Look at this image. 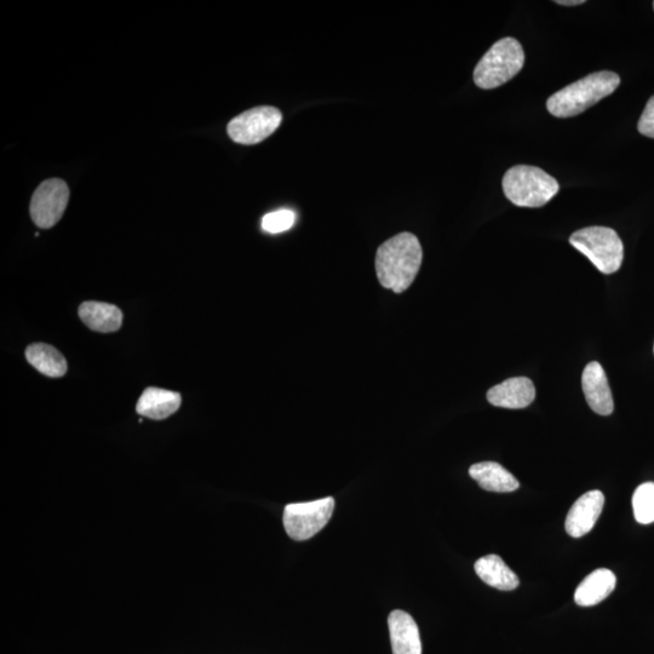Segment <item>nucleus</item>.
<instances>
[{
    "label": "nucleus",
    "mask_w": 654,
    "mask_h": 654,
    "mask_svg": "<svg viewBox=\"0 0 654 654\" xmlns=\"http://www.w3.org/2000/svg\"><path fill=\"white\" fill-rule=\"evenodd\" d=\"M335 509V499L326 497L307 503H291L284 509V527L294 541H307L324 529Z\"/></svg>",
    "instance_id": "obj_6"
},
{
    "label": "nucleus",
    "mask_w": 654,
    "mask_h": 654,
    "mask_svg": "<svg viewBox=\"0 0 654 654\" xmlns=\"http://www.w3.org/2000/svg\"><path fill=\"white\" fill-rule=\"evenodd\" d=\"M26 358L28 363L44 376L59 378L66 375L67 361L65 357L49 344H32L27 348Z\"/></svg>",
    "instance_id": "obj_18"
},
{
    "label": "nucleus",
    "mask_w": 654,
    "mask_h": 654,
    "mask_svg": "<svg viewBox=\"0 0 654 654\" xmlns=\"http://www.w3.org/2000/svg\"><path fill=\"white\" fill-rule=\"evenodd\" d=\"M182 398L180 393L160 388H147L137 403L139 415L151 420H165L180 409Z\"/></svg>",
    "instance_id": "obj_13"
},
{
    "label": "nucleus",
    "mask_w": 654,
    "mask_h": 654,
    "mask_svg": "<svg viewBox=\"0 0 654 654\" xmlns=\"http://www.w3.org/2000/svg\"><path fill=\"white\" fill-rule=\"evenodd\" d=\"M619 84L621 78L615 72L602 71L589 74L550 96L547 102L548 111L558 118L576 117L615 93Z\"/></svg>",
    "instance_id": "obj_2"
},
{
    "label": "nucleus",
    "mask_w": 654,
    "mask_h": 654,
    "mask_svg": "<svg viewBox=\"0 0 654 654\" xmlns=\"http://www.w3.org/2000/svg\"><path fill=\"white\" fill-rule=\"evenodd\" d=\"M475 572L481 581L503 592H510L520 584L518 576L498 555H487L476 561Z\"/></svg>",
    "instance_id": "obj_17"
},
{
    "label": "nucleus",
    "mask_w": 654,
    "mask_h": 654,
    "mask_svg": "<svg viewBox=\"0 0 654 654\" xmlns=\"http://www.w3.org/2000/svg\"><path fill=\"white\" fill-rule=\"evenodd\" d=\"M653 353H654V347H653Z\"/></svg>",
    "instance_id": "obj_24"
},
{
    "label": "nucleus",
    "mask_w": 654,
    "mask_h": 654,
    "mask_svg": "<svg viewBox=\"0 0 654 654\" xmlns=\"http://www.w3.org/2000/svg\"><path fill=\"white\" fill-rule=\"evenodd\" d=\"M633 509L636 521L642 525L654 522V483H645L635 490Z\"/></svg>",
    "instance_id": "obj_19"
},
{
    "label": "nucleus",
    "mask_w": 654,
    "mask_h": 654,
    "mask_svg": "<svg viewBox=\"0 0 654 654\" xmlns=\"http://www.w3.org/2000/svg\"><path fill=\"white\" fill-rule=\"evenodd\" d=\"M393 654H422L420 630L409 613L395 610L388 618Z\"/></svg>",
    "instance_id": "obj_12"
},
{
    "label": "nucleus",
    "mask_w": 654,
    "mask_h": 654,
    "mask_svg": "<svg viewBox=\"0 0 654 654\" xmlns=\"http://www.w3.org/2000/svg\"><path fill=\"white\" fill-rule=\"evenodd\" d=\"M570 243L601 273L619 271L624 258V246L616 231L607 227L583 228L571 235Z\"/></svg>",
    "instance_id": "obj_5"
},
{
    "label": "nucleus",
    "mask_w": 654,
    "mask_h": 654,
    "mask_svg": "<svg viewBox=\"0 0 654 654\" xmlns=\"http://www.w3.org/2000/svg\"><path fill=\"white\" fill-rule=\"evenodd\" d=\"M283 120L279 109L262 106L250 109L228 124V135L240 145H256L277 131Z\"/></svg>",
    "instance_id": "obj_7"
},
{
    "label": "nucleus",
    "mask_w": 654,
    "mask_h": 654,
    "mask_svg": "<svg viewBox=\"0 0 654 654\" xmlns=\"http://www.w3.org/2000/svg\"><path fill=\"white\" fill-rule=\"evenodd\" d=\"M469 475L481 489L490 492H513L519 489V481L512 473L496 462H481L470 467Z\"/></svg>",
    "instance_id": "obj_16"
},
{
    "label": "nucleus",
    "mask_w": 654,
    "mask_h": 654,
    "mask_svg": "<svg viewBox=\"0 0 654 654\" xmlns=\"http://www.w3.org/2000/svg\"><path fill=\"white\" fill-rule=\"evenodd\" d=\"M70 188L60 179L44 181L34 192L31 202V216L39 228L54 227L65 214Z\"/></svg>",
    "instance_id": "obj_8"
},
{
    "label": "nucleus",
    "mask_w": 654,
    "mask_h": 654,
    "mask_svg": "<svg viewBox=\"0 0 654 654\" xmlns=\"http://www.w3.org/2000/svg\"><path fill=\"white\" fill-rule=\"evenodd\" d=\"M555 3L559 5H564V7H576V5H582L585 2L584 0H558V2Z\"/></svg>",
    "instance_id": "obj_22"
},
{
    "label": "nucleus",
    "mask_w": 654,
    "mask_h": 654,
    "mask_svg": "<svg viewBox=\"0 0 654 654\" xmlns=\"http://www.w3.org/2000/svg\"><path fill=\"white\" fill-rule=\"evenodd\" d=\"M639 133L654 139V96L648 100L638 124Z\"/></svg>",
    "instance_id": "obj_21"
},
{
    "label": "nucleus",
    "mask_w": 654,
    "mask_h": 654,
    "mask_svg": "<svg viewBox=\"0 0 654 654\" xmlns=\"http://www.w3.org/2000/svg\"><path fill=\"white\" fill-rule=\"evenodd\" d=\"M525 53L512 37L498 40L474 70V82L480 89H496L512 80L522 70Z\"/></svg>",
    "instance_id": "obj_4"
},
{
    "label": "nucleus",
    "mask_w": 654,
    "mask_h": 654,
    "mask_svg": "<svg viewBox=\"0 0 654 654\" xmlns=\"http://www.w3.org/2000/svg\"><path fill=\"white\" fill-rule=\"evenodd\" d=\"M296 214L292 210L283 209L271 212L263 217L262 228L263 231L278 234L289 231L295 225Z\"/></svg>",
    "instance_id": "obj_20"
},
{
    "label": "nucleus",
    "mask_w": 654,
    "mask_h": 654,
    "mask_svg": "<svg viewBox=\"0 0 654 654\" xmlns=\"http://www.w3.org/2000/svg\"><path fill=\"white\" fill-rule=\"evenodd\" d=\"M616 584L615 573L607 569L596 570L578 585L575 593L576 604L582 607L598 605L612 594Z\"/></svg>",
    "instance_id": "obj_14"
},
{
    "label": "nucleus",
    "mask_w": 654,
    "mask_h": 654,
    "mask_svg": "<svg viewBox=\"0 0 654 654\" xmlns=\"http://www.w3.org/2000/svg\"><path fill=\"white\" fill-rule=\"evenodd\" d=\"M582 386L590 409L598 415L610 416L615 410L610 384H608L605 370L596 361L585 366Z\"/></svg>",
    "instance_id": "obj_10"
},
{
    "label": "nucleus",
    "mask_w": 654,
    "mask_h": 654,
    "mask_svg": "<svg viewBox=\"0 0 654 654\" xmlns=\"http://www.w3.org/2000/svg\"><path fill=\"white\" fill-rule=\"evenodd\" d=\"M653 8H654V2H653Z\"/></svg>",
    "instance_id": "obj_23"
},
{
    "label": "nucleus",
    "mask_w": 654,
    "mask_h": 654,
    "mask_svg": "<svg viewBox=\"0 0 654 654\" xmlns=\"http://www.w3.org/2000/svg\"><path fill=\"white\" fill-rule=\"evenodd\" d=\"M605 496L601 491L594 490L584 493L573 504L567 514L565 529L573 538H581L590 531L599 520L602 508H604Z\"/></svg>",
    "instance_id": "obj_9"
},
{
    "label": "nucleus",
    "mask_w": 654,
    "mask_h": 654,
    "mask_svg": "<svg viewBox=\"0 0 654 654\" xmlns=\"http://www.w3.org/2000/svg\"><path fill=\"white\" fill-rule=\"evenodd\" d=\"M423 260L420 240L411 233H400L377 250L376 272L384 289L403 294L415 281Z\"/></svg>",
    "instance_id": "obj_1"
},
{
    "label": "nucleus",
    "mask_w": 654,
    "mask_h": 654,
    "mask_svg": "<svg viewBox=\"0 0 654 654\" xmlns=\"http://www.w3.org/2000/svg\"><path fill=\"white\" fill-rule=\"evenodd\" d=\"M535 398V384L527 377L509 378L487 392L489 403L503 409H525Z\"/></svg>",
    "instance_id": "obj_11"
},
{
    "label": "nucleus",
    "mask_w": 654,
    "mask_h": 654,
    "mask_svg": "<svg viewBox=\"0 0 654 654\" xmlns=\"http://www.w3.org/2000/svg\"><path fill=\"white\" fill-rule=\"evenodd\" d=\"M79 318L89 329L102 334L118 331L123 324V313L113 304L84 302L79 307Z\"/></svg>",
    "instance_id": "obj_15"
},
{
    "label": "nucleus",
    "mask_w": 654,
    "mask_h": 654,
    "mask_svg": "<svg viewBox=\"0 0 654 654\" xmlns=\"http://www.w3.org/2000/svg\"><path fill=\"white\" fill-rule=\"evenodd\" d=\"M502 186L509 202L519 208H542L560 191L554 177L530 165L510 168L503 177Z\"/></svg>",
    "instance_id": "obj_3"
}]
</instances>
